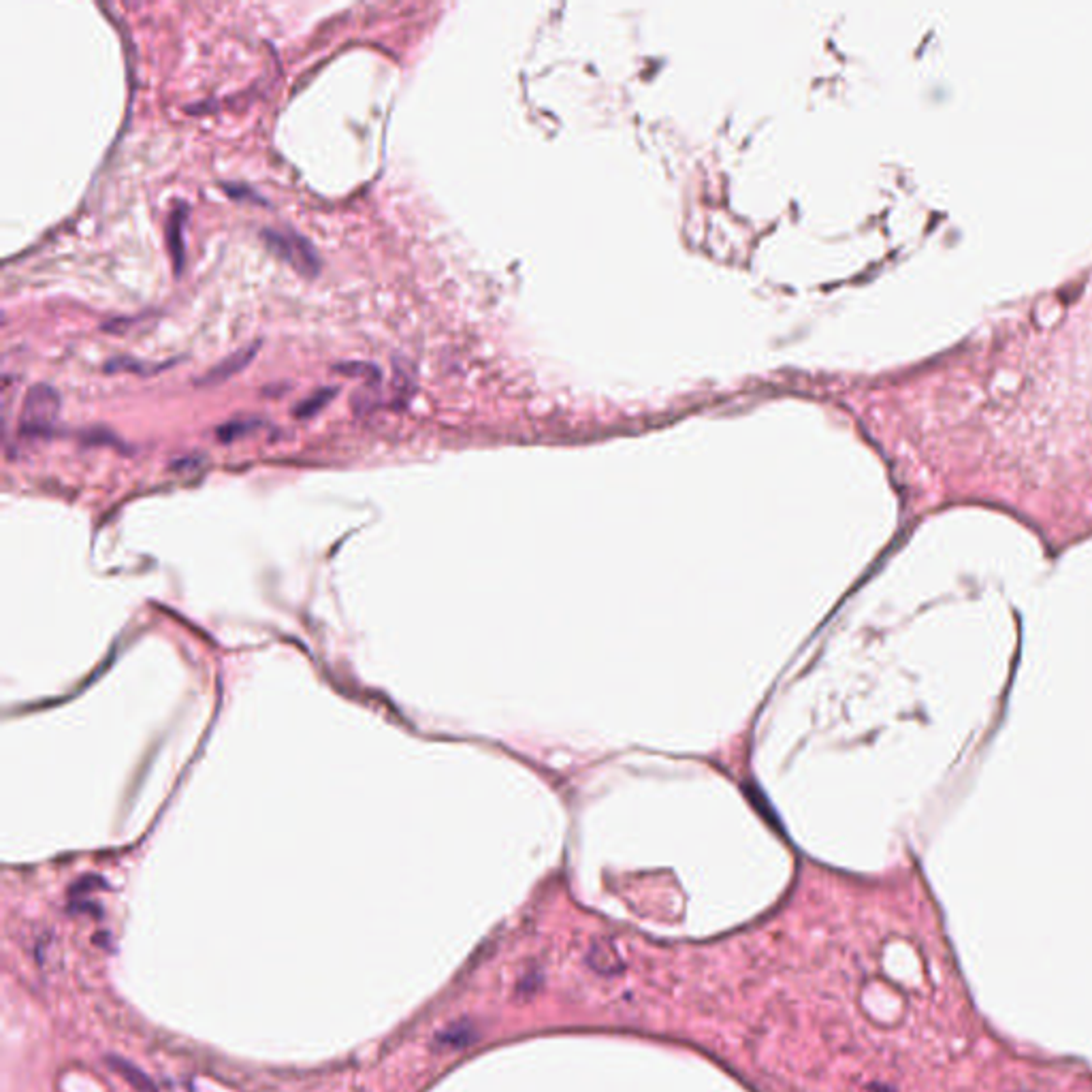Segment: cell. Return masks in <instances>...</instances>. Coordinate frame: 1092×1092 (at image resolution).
<instances>
[{
	"label": "cell",
	"instance_id": "cell-8",
	"mask_svg": "<svg viewBox=\"0 0 1092 1092\" xmlns=\"http://www.w3.org/2000/svg\"><path fill=\"white\" fill-rule=\"evenodd\" d=\"M258 425L261 421L258 418H235V421L223 425L218 430V438L225 440V442H233L238 438H243V435L258 430Z\"/></svg>",
	"mask_w": 1092,
	"mask_h": 1092
},
{
	"label": "cell",
	"instance_id": "cell-3",
	"mask_svg": "<svg viewBox=\"0 0 1092 1092\" xmlns=\"http://www.w3.org/2000/svg\"><path fill=\"white\" fill-rule=\"evenodd\" d=\"M188 211H190L188 205L184 201H178L173 205L169 220H167V246H169L175 276H180V273L184 271V263H186L184 226H186V220H188Z\"/></svg>",
	"mask_w": 1092,
	"mask_h": 1092
},
{
	"label": "cell",
	"instance_id": "cell-5",
	"mask_svg": "<svg viewBox=\"0 0 1092 1092\" xmlns=\"http://www.w3.org/2000/svg\"><path fill=\"white\" fill-rule=\"evenodd\" d=\"M171 365H173V361L152 363V361H141V358H133V357H116V358H111V361L105 363V371L107 373L128 371V373H137V376H152V373L163 371L167 368H171Z\"/></svg>",
	"mask_w": 1092,
	"mask_h": 1092
},
{
	"label": "cell",
	"instance_id": "cell-1",
	"mask_svg": "<svg viewBox=\"0 0 1092 1092\" xmlns=\"http://www.w3.org/2000/svg\"><path fill=\"white\" fill-rule=\"evenodd\" d=\"M261 240L269 252H273L280 261L293 267L303 278H316L320 273V256L308 238L293 228H263Z\"/></svg>",
	"mask_w": 1092,
	"mask_h": 1092
},
{
	"label": "cell",
	"instance_id": "cell-9",
	"mask_svg": "<svg viewBox=\"0 0 1092 1092\" xmlns=\"http://www.w3.org/2000/svg\"><path fill=\"white\" fill-rule=\"evenodd\" d=\"M335 371H342L346 373L350 378H365L370 382V385H376L380 382V370L376 365L371 363H342V365H335Z\"/></svg>",
	"mask_w": 1092,
	"mask_h": 1092
},
{
	"label": "cell",
	"instance_id": "cell-7",
	"mask_svg": "<svg viewBox=\"0 0 1092 1092\" xmlns=\"http://www.w3.org/2000/svg\"><path fill=\"white\" fill-rule=\"evenodd\" d=\"M335 395H338V388H335V386L320 388V391H316L314 395L305 397V400H301L299 403H297V406H295V416L297 418H310V416L318 415L320 410H325V406H329Z\"/></svg>",
	"mask_w": 1092,
	"mask_h": 1092
},
{
	"label": "cell",
	"instance_id": "cell-6",
	"mask_svg": "<svg viewBox=\"0 0 1092 1092\" xmlns=\"http://www.w3.org/2000/svg\"><path fill=\"white\" fill-rule=\"evenodd\" d=\"M107 1063L113 1069V1071H118L122 1078L126 1082H131L137 1090L141 1092H156V1086L150 1082L148 1075H145L141 1069H137L135 1065L128 1063L124 1058H118V1056H109L107 1058Z\"/></svg>",
	"mask_w": 1092,
	"mask_h": 1092
},
{
	"label": "cell",
	"instance_id": "cell-2",
	"mask_svg": "<svg viewBox=\"0 0 1092 1092\" xmlns=\"http://www.w3.org/2000/svg\"><path fill=\"white\" fill-rule=\"evenodd\" d=\"M60 416V395L50 385H35L26 393L20 415V433L24 438H50Z\"/></svg>",
	"mask_w": 1092,
	"mask_h": 1092
},
{
	"label": "cell",
	"instance_id": "cell-4",
	"mask_svg": "<svg viewBox=\"0 0 1092 1092\" xmlns=\"http://www.w3.org/2000/svg\"><path fill=\"white\" fill-rule=\"evenodd\" d=\"M258 350H261V342H255L246 348H240L238 353L228 355L218 365H213V368L205 373L201 380H198V385L213 386V385H220V382H226L228 378H233L235 373H240L241 370L248 368V365L252 363V358L256 357Z\"/></svg>",
	"mask_w": 1092,
	"mask_h": 1092
},
{
	"label": "cell",
	"instance_id": "cell-10",
	"mask_svg": "<svg viewBox=\"0 0 1092 1092\" xmlns=\"http://www.w3.org/2000/svg\"><path fill=\"white\" fill-rule=\"evenodd\" d=\"M223 190H225V193L228 197L235 198V201H250V203H263V205H267L265 198L261 195H258V193H255V190H252L246 184H228V182H225Z\"/></svg>",
	"mask_w": 1092,
	"mask_h": 1092
}]
</instances>
